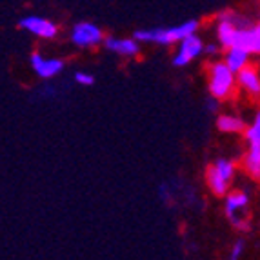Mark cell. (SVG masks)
Segmentation results:
<instances>
[{
	"label": "cell",
	"instance_id": "1",
	"mask_svg": "<svg viewBox=\"0 0 260 260\" xmlns=\"http://www.w3.org/2000/svg\"><path fill=\"white\" fill-rule=\"evenodd\" d=\"M199 29V22L197 20H187L178 24L173 27H156V29H140L135 33L133 39L137 42H155L162 44V46H169V44L180 42L182 39L189 35H195Z\"/></svg>",
	"mask_w": 260,
	"mask_h": 260
},
{
	"label": "cell",
	"instance_id": "2",
	"mask_svg": "<svg viewBox=\"0 0 260 260\" xmlns=\"http://www.w3.org/2000/svg\"><path fill=\"white\" fill-rule=\"evenodd\" d=\"M235 84H237L235 73L224 62H213L209 66V93L213 99H228L233 93Z\"/></svg>",
	"mask_w": 260,
	"mask_h": 260
},
{
	"label": "cell",
	"instance_id": "3",
	"mask_svg": "<svg viewBox=\"0 0 260 260\" xmlns=\"http://www.w3.org/2000/svg\"><path fill=\"white\" fill-rule=\"evenodd\" d=\"M104 40V33L93 22H78L71 29V42L78 48H95Z\"/></svg>",
	"mask_w": 260,
	"mask_h": 260
},
{
	"label": "cell",
	"instance_id": "4",
	"mask_svg": "<svg viewBox=\"0 0 260 260\" xmlns=\"http://www.w3.org/2000/svg\"><path fill=\"white\" fill-rule=\"evenodd\" d=\"M202 53H204V42H202V39L197 33L195 35H189L178 42V49L173 56V64L177 68H184V66L191 64Z\"/></svg>",
	"mask_w": 260,
	"mask_h": 260
},
{
	"label": "cell",
	"instance_id": "5",
	"mask_svg": "<svg viewBox=\"0 0 260 260\" xmlns=\"http://www.w3.org/2000/svg\"><path fill=\"white\" fill-rule=\"evenodd\" d=\"M20 27L31 35L39 37V39H55L58 35V26L55 22L49 20V18L37 17V15H31V17H24L20 20Z\"/></svg>",
	"mask_w": 260,
	"mask_h": 260
},
{
	"label": "cell",
	"instance_id": "6",
	"mask_svg": "<svg viewBox=\"0 0 260 260\" xmlns=\"http://www.w3.org/2000/svg\"><path fill=\"white\" fill-rule=\"evenodd\" d=\"M247 204H249V199H247L246 193H240V191L230 193L228 199H225V213H228L231 224L240 228V230H247V222L242 217V213L246 211Z\"/></svg>",
	"mask_w": 260,
	"mask_h": 260
},
{
	"label": "cell",
	"instance_id": "7",
	"mask_svg": "<svg viewBox=\"0 0 260 260\" xmlns=\"http://www.w3.org/2000/svg\"><path fill=\"white\" fill-rule=\"evenodd\" d=\"M31 68H33V71L39 77L51 78L64 70V60H60V58H49V56H44L40 53H33L31 55Z\"/></svg>",
	"mask_w": 260,
	"mask_h": 260
},
{
	"label": "cell",
	"instance_id": "8",
	"mask_svg": "<svg viewBox=\"0 0 260 260\" xmlns=\"http://www.w3.org/2000/svg\"><path fill=\"white\" fill-rule=\"evenodd\" d=\"M233 48L246 49L249 55H256L260 51V27L258 24H249L246 27H240L237 42Z\"/></svg>",
	"mask_w": 260,
	"mask_h": 260
},
{
	"label": "cell",
	"instance_id": "9",
	"mask_svg": "<svg viewBox=\"0 0 260 260\" xmlns=\"http://www.w3.org/2000/svg\"><path fill=\"white\" fill-rule=\"evenodd\" d=\"M104 46L113 53H118L122 56H135L139 55L140 46L135 39H117V37H108L102 40Z\"/></svg>",
	"mask_w": 260,
	"mask_h": 260
},
{
	"label": "cell",
	"instance_id": "10",
	"mask_svg": "<svg viewBox=\"0 0 260 260\" xmlns=\"http://www.w3.org/2000/svg\"><path fill=\"white\" fill-rule=\"evenodd\" d=\"M235 75H237V77H235V80H237V84L242 87L244 91L251 93V95H258L260 78H258V71H256L255 68H251V66H246V68H242L239 73H235Z\"/></svg>",
	"mask_w": 260,
	"mask_h": 260
},
{
	"label": "cell",
	"instance_id": "11",
	"mask_svg": "<svg viewBox=\"0 0 260 260\" xmlns=\"http://www.w3.org/2000/svg\"><path fill=\"white\" fill-rule=\"evenodd\" d=\"M249 60H251V55L242 48H228L225 51V60L224 64L230 68L233 73H239L242 68L249 66Z\"/></svg>",
	"mask_w": 260,
	"mask_h": 260
},
{
	"label": "cell",
	"instance_id": "12",
	"mask_svg": "<svg viewBox=\"0 0 260 260\" xmlns=\"http://www.w3.org/2000/svg\"><path fill=\"white\" fill-rule=\"evenodd\" d=\"M206 178H208V186L209 189L215 193V195H225L228 193V187H230V182L224 180V178L218 175V171L215 168H209L208 173H206Z\"/></svg>",
	"mask_w": 260,
	"mask_h": 260
},
{
	"label": "cell",
	"instance_id": "13",
	"mask_svg": "<svg viewBox=\"0 0 260 260\" xmlns=\"http://www.w3.org/2000/svg\"><path fill=\"white\" fill-rule=\"evenodd\" d=\"M217 127L224 133H239L246 126H244L242 118L235 117V115H220L217 120Z\"/></svg>",
	"mask_w": 260,
	"mask_h": 260
},
{
	"label": "cell",
	"instance_id": "14",
	"mask_svg": "<svg viewBox=\"0 0 260 260\" xmlns=\"http://www.w3.org/2000/svg\"><path fill=\"white\" fill-rule=\"evenodd\" d=\"M244 168L251 177L260 175V148H249V151L244 156Z\"/></svg>",
	"mask_w": 260,
	"mask_h": 260
},
{
	"label": "cell",
	"instance_id": "15",
	"mask_svg": "<svg viewBox=\"0 0 260 260\" xmlns=\"http://www.w3.org/2000/svg\"><path fill=\"white\" fill-rule=\"evenodd\" d=\"M246 142L249 148H260V117L256 115L251 126L246 127Z\"/></svg>",
	"mask_w": 260,
	"mask_h": 260
},
{
	"label": "cell",
	"instance_id": "16",
	"mask_svg": "<svg viewBox=\"0 0 260 260\" xmlns=\"http://www.w3.org/2000/svg\"><path fill=\"white\" fill-rule=\"evenodd\" d=\"M213 168L217 169L218 175H220L224 180L231 182V178H233V175H235V164L233 162L225 160V158H220V160H217L215 164H213Z\"/></svg>",
	"mask_w": 260,
	"mask_h": 260
},
{
	"label": "cell",
	"instance_id": "17",
	"mask_svg": "<svg viewBox=\"0 0 260 260\" xmlns=\"http://www.w3.org/2000/svg\"><path fill=\"white\" fill-rule=\"evenodd\" d=\"M75 80H77L78 84H82V86H91V84L95 82V78H93V75L84 73V71H80V73L75 75Z\"/></svg>",
	"mask_w": 260,
	"mask_h": 260
},
{
	"label": "cell",
	"instance_id": "18",
	"mask_svg": "<svg viewBox=\"0 0 260 260\" xmlns=\"http://www.w3.org/2000/svg\"><path fill=\"white\" fill-rule=\"evenodd\" d=\"M242 249H244V242L239 240V242L233 246V251H231L230 260H240V255H242Z\"/></svg>",
	"mask_w": 260,
	"mask_h": 260
},
{
	"label": "cell",
	"instance_id": "19",
	"mask_svg": "<svg viewBox=\"0 0 260 260\" xmlns=\"http://www.w3.org/2000/svg\"><path fill=\"white\" fill-rule=\"evenodd\" d=\"M204 51H206V53H211V55H213V53H217V51H218V48L215 46V44H208V46H204Z\"/></svg>",
	"mask_w": 260,
	"mask_h": 260
}]
</instances>
